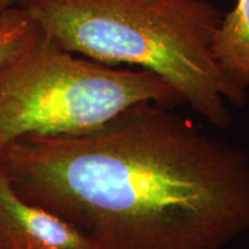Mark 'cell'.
Here are the masks:
<instances>
[{
    "instance_id": "cell-1",
    "label": "cell",
    "mask_w": 249,
    "mask_h": 249,
    "mask_svg": "<svg viewBox=\"0 0 249 249\" xmlns=\"http://www.w3.org/2000/svg\"><path fill=\"white\" fill-rule=\"evenodd\" d=\"M0 171L101 249H223L249 231V155L156 103L88 133L18 139Z\"/></svg>"
},
{
    "instance_id": "cell-2",
    "label": "cell",
    "mask_w": 249,
    "mask_h": 249,
    "mask_svg": "<svg viewBox=\"0 0 249 249\" xmlns=\"http://www.w3.org/2000/svg\"><path fill=\"white\" fill-rule=\"evenodd\" d=\"M20 7L68 52L160 76L217 128L231 124L229 103H247L211 54L224 12L209 0H24Z\"/></svg>"
},
{
    "instance_id": "cell-3",
    "label": "cell",
    "mask_w": 249,
    "mask_h": 249,
    "mask_svg": "<svg viewBox=\"0 0 249 249\" xmlns=\"http://www.w3.org/2000/svg\"><path fill=\"white\" fill-rule=\"evenodd\" d=\"M143 102L172 107L182 99L151 71L74 54L35 26L18 51L0 59V151L24 136L91 132Z\"/></svg>"
},
{
    "instance_id": "cell-4",
    "label": "cell",
    "mask_w": 249,
    "mask_h": 249,
    "mask_svg": "<svg viewBox=\"0 0 249 249\" xmlns=\"http://www.w3.org/2000/svg\"><path fill=\"white\" fill-rule=\"evenodd\" d=\"M0 249H101L50 211L23 201L0 171Z\"/></svg>"
},
{
    "instance_id": "cell-5",
    "label": "cell",
    "mask_w": 249,
    "mask_h": 249,
    "mask_svg": "<svg viewBox=\"0 0 249 249\" xmlns=\"http://www.w3.org/2000/svg\"><path fill=\"white\" fill-rule=\"evenodd\" d=\"M211 54L233 85L249 88V0H236L223 13L211 42Z\"/></svg>"
},
{
    "instance_id": "cell-6",
    "label": "cell",
    "mask_w": 249,
    "mask_h": 249,
    "mask_svg": "<svg viewBox=\"0 0 249 249\" xmlns=\"http://www.w3.org/2000/svg\"><path fill=\"white\" fill-rule=\"evenodd\" d=\"M35 31V23L20 6L8 9L0 17V59L22 46Z\"/></svg>"
},
{
    "instance_id": "cell-7",
    "label": "cell",
    "mask_w": 249,
    "mask_h": 249,
    "mask_svg": "<svg viewBox=\"0 0 249 249\" xmlns=\"http://www.w3.org/2000/svg\"><path fill=\"white\" fill-rule=\"evenodd\" d=\"M21 0H0V17L6 13L8 9L20 5Z\"/></svg>"
},
{
    "instance_id": "cell-8",
    "label": "cell",
    "mask_w": 249,
    "mask_h": 249,
    "mask_svg": "<svg viewBox=\"0 0 249 249\" xmlns=\"http://www.w3.org/2000/svg\"><path fill=\"white\" fill-rule=\"evenodd\" d=\"M23 1H24V0H21V1H20V5H21V4H22V2H23ZM20 5H18V6H20Z\"/></svg>"
}]
</instances>
